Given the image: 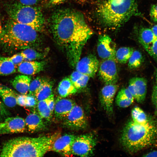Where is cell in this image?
<instances>
[{"label":"cell","instance_id":"4","mask_svg":"<svg viewBox=\"0 0 157 157\" xmlns=\"http://www.w3.org/2000/svg\"><path fill=\"white\" fill-rule=\"evenodd\" d=\"M157 137V128L154 124H139L131 119L123 129L120 142L126 150L133 153L151 145Z\"/></svg>","mask_w":157,"mask_h":157},{"label":"cell","instance_id":"44","mask_svg":"<svg viewBox=\"0 0 157 157\" xmlns=\"http://www.w3.org/2000/svg\"><path fill=\"white\" fill-rule=\"evenodd\" d=\"M145 157H157V151H154L147 153L144 156Z\"/></svg>","mask_w":157,"mask_h":157},{"label":"cell","instance_id":"12","mask_svg":"<svg viewBox=\"0 0 157 157\" xmlns=\"http://www.w3.org/2000/svg\"><path fill=\"white\" fill-rule=\"evenodd\" d=\"M99 65L96 56L90 54L80 59L75 67L76 71L90 78H93L98 70Z\"/></svg>","mask_w":157,"mask_h":157},{"label":"cell","instance_id":"37","mask_svg":"<svg viewBox=\"0 0 157 157\" xmlns=\"http://www.w3.org/2000/svg\"><path fill=\"white\" fill-rule=\"evenodd\" d=\"M149 15L151 20L157 23V4L152 5L150 8Z\"/></svg>","mask_w":157,"mask_h":157},{"label":"cell","instance_id":"30","mask_svg":"<svg viewBox=\"0 0 157 157\" xmlns=\"http://www.w3.org/2000/svg\"><path fill=\"white\" fill-rule=\"evenodd\" d=\"M45 79L39 77L31 81L29 88L28 94L35 97V93Z\"/></svg>","mask_w":157,"mask_h":157},{"label":"cell","instance_id":"36","mask_svg":"<svg viewBox=\"0 0 157 157\" xmlns=\"http://www.w3.org/2000/svg\"><path fill=\"white\" fill-rule=\"evenodd\" d=\"M151 100L155 108V114L157 116V84L156 83L153 87Z\"/></svg>","mask_w":157,"mask_h":157},{"label":"cell","instance_id":"34","mask_svg":"<svg viewBox=\"0 0 157 157\" xmlns=\"http://www.w3.org/2000/svg\"><path fill=\"white\" fill-rule=\"evenodd\" d=\"M10 115V113L4 104L0 100V121L4 120L8 117Z\"/></svg>","mask_w":157,"mask_h":157},{"label":"cell","instance_id":"22","mask_svg":"<svg viewBox=\"0 0 157 157\" xmlns=\"http://www.w3.org/2000/svg\"><path fill=\"white\" fill-rule=\"evenodd\" d=\"M58 90L60 97L63 98L75 94L78 91L68 77L65 78L59 83Z\"/></svg>","mask_w":157,"mask_h":157},{"label":"cell","instance_id":"31","mask_svg":"<svg viewBox=\"0 0 157 157\" xmlns=\"http://www.w3.org/2000/svg\"><path fill=\"white\" fill-rule=\"evenodd\" d=\"M133 101L129 99L118 94L116 98L117 105L121 108H125L131 105Z\"/></svg>","mask_w":157,"mask_h":157},{"label":"cell","instance_id":"1","mask_svg":"<svg viewBox=\"0 0 157 157\" xmlns=\"http://www.w3.org/2000/svg\"><path fill=\"white\" fill-rule=\"evenodd\" d=\"M49 22L56 43L65 52L71 65L75 67L84 46L93 34L83 14L74 9H59L52 14Z\"/></svg>","mask_w":157,"mask_h":157},{"label":"cell","instance_id":"28","mask_svg":"<svg viewBox=\"0 0 157 157\" xmlns=\"http://www.w3.org/2000/svg\"><path fill=\"white\" fill-rule=\"evenodd\" d=\"M39 114L42 118L48 121L51 119L53 115L45 100L38 101L37 103Z\"/></svg>","mask_w":157,"mask_h":157},{"label":"cell","instance_id":"46","mask_svg":"<svg viewBox=\"0 0 157 157\" xmlns=\"http://www.w3.org/2000/svg\"><path fill=\"white\" fill-rule=\"evenodd\" d=\"M3 31V27H2L1 22V21L0 15V40L2 36Z\"/></svg>","mask_w":157,"mask_h":157},{"label":"cell","instance_id":"2","mask_svg":"<svg viewBox=\"0 0 157 157\" xmlns=\"http://www.w3.org/2000/svg\"><path fill=\"white\" fill-rule=\"evenodd\" d=\"M55 133L32 138L20 137L10 139L3 144L0 157H42L51 151L52 144L58 137Z\"/></svg>","mask_w":157,"mask_h":157},{"label":"cell","instance_id":"3","mask_svg":"<svg viewBox=\"0 0 157 157\" xmlns=\"http://www.w3.org/2000/svg\"><path fill=\"white\" fill-rule=\"evenodd\" d=\"M98 19L104 26L117 28L133 16L143 17L136 0H105L98 7Z\"/></svg>","mask_w":157,"mask_h":157},{"label":"cell","instance_id":"47","mask_svg":"<svg viewBox=\"0 0 157 157\" xmlns=\"http://www.w3.org/2000/svg\"><path fill=\"white\" fill-rule=\"evenodd\" d=\"M155 79L156 83L157 84V69H156L155 72Z\"/></svg>","mask_w":157,"mask_h":157},{"label":"cell","instance_id":"26","mask_svg":"<svg viewBox=\"0 0 157 157\" xmlns=\"http://www.w3.org/2000/svg\"><path fill=\"white\" fill-rule=\"evenodd\" d=\"M144 62L141 53L138 50H134L128 61V67L130 69L140 67Z\"/></svg>","mask_w":157,"mask_h":157},{"label":"cell","instance_id":"40","mask_svg":"<svg viewBox=\"0 0 157 157\" xmlns=\"http://www.w3.org/2000/svg\"><path fill=\"white\" fill-rule=\"evenodd\" d=\"M37 102L35 97L30 95H26V107H33L35 106Z\"/></svg>","mask_w":157,"mask_h":157},{"label":"cell","instance_id":"24","mask_svg":"<svg viewBox=\"0 0 157 157\" xmlns=\"http://www.w3.org/2000/svg\"><path fill=\"white\" fill-rule=\"evenodd\" d=\"M16 66L8 57L0 56V75H8L16 72Z\"/></svg>","mask_w":157,"mask_h":157},{"label":"cell","instance_id":"14","mask_svg":"<svg viewBox=\"0 0 157 157\" xmlns=\"http://www.w3.org/2000/svg\"><path fill=\"white\" fill-rule=\"evenodd\" d=\"M147 82L143 77H135L129 80L127 88L138 103L143 102L145 98L147 91Z\"/></svg>","mask_w":157,"mask_h":157},{"label":"cell","instance_id":"33","mask_svg":"<svg viewBox=\"0 0 157 157\" xmlns=\"http://www.w3.org/2000/svg\"><path fill=\"white\" fill-rule=\"evenodd\" d=\"M8 58L16 66H18L24 60L20 53L15 54L10 57H8Z\"/></svg>","mask_w":157,"mask_h":157},{"label":"cell","instance_id":"6","mask_svg":"<svg viewBox=\"0 0 157 157\" xmlns=\"http://www.w3.org/2000/svg\"><path fill=\"white\" fill-rule=\"evenodd\" d=\"M7 10L11 19L29 26L38 32L44 30L45 20L39 8L15 3L9 5Z\"/></svg>","mask_w":157,"mask_h":157},{"label":"cell","instance_id":"32","mask_svg":"<svg viewBox=\"0 0 157 157\" xmlns=\"http://www.w3.org/2000/svg\"><path fill=\"white\" fill-rule=\"evenodd\" d=\"M90 78L88 76L83 74L73 84L78 91L81 90L86 86Z\"/></svg>","mask_w":157,"mask_h":157},{"label":"cell","instance_id":"42","mask_svg":"<svg viewBox=\"0 0 157 157\" xmlns=\"http://www.w3.org/2000/svg\"><path fill=\"white\" fill-rule=\"evenodd\" d=\"M39 0H19L21 4L28 6H33L36 4Z\"/></svg>","mask_w":157,"mask_h":157},{"label":"cell","instance_id":"35","mask_svg":"<svg viewBox=\"0 0 157 157\" xmlns=\"http://www.w3.org/2000/svg\"><path fill=\"white\" fill-rule=\"evenodd\" d=\"M147 52L154 59L157 60V38L153 42Z\"/></svg>","mask_w":157,"mask_h":157},{"label":"cell","instance_id":"29","mask_svg":"<svg viewBox=\"0 0 157 157\" xmlns=\"http://www.w3.org/2000/svg\"><path fill=\"white\" fill-rule=\"evenodd\" d=\"M20 53L25 61H33L42 58L44 56L41 53L32 48L24 49Z\"/></svg>","mask_w":157,"mask_h":157},{"label":"cell","instance_id":"10","mask_svg":"<svg viewBox=\"0 0 157 157\" xmlns=\"http://www.w3.org/2000/svg\"><path fill=\"white\" fill-rule=\"evenodd\" d=\"M116 51L115 45L109 36L103 34L99 36L97 51L99 57L104 60L115 61Z\"/></svg>","mask_w":157,"mask_h":157},{"label":"cell","instance_id":"17","mask_svg":"<svg viewBox=\"0 0 157 157\" xmlns=\"http://www.w3.org/2000/svg\"><path fill=\"white\" fill-rule=\"evenodd\" d=\"M45 65L44 61H25L17 66V71L22 74L30 76L43 70Z\"/></svg>","mask_w":157,"mask_h":157},{"label":"cell","instance_id":"27","mask_svg":"<svg viewBox=\"0 0 157 157\" xmlns=\"http://www.w3.org/2000/svg\"><path fill=\"white\" fill-rule=\"evenodd\" d=\"M131 120L140 124H146L149 122L144 112L140 107L135 106L131 111Z\"/></svg>","mask_w":157,"mask_h":157},{"label":"cell","instance_id":"21","mask_svg":"<svg viewBox=\"0 0 157 157\" xmlns=\"http://www.w3.org/2000/svg\"><path fill=\"white\" fill-rule=\"evenodd\" d=\"M17 94L11 88L5 86H0V97L6 106L12 108L17 104Z\"/></svg>","mask_w":157,"mask_h":157},{"label":"cell","instance_id":"5","mask_svg":"<svg viewBox=\"0 0 157 157\" xmlns=\"http://www.w3.org/2000/svg\"><path fill=\"white\" fill-rule=\"evenodd\" d=\"M38 32L32 27L11 19L3 27L0 42L8 49L17 50L37 47Z\"/></svg>","mask_w":157,"mask_h":157},{"label":"cell","instance_id":"41","mask_svg":"<svg viewBox=\"0 0 157 157\" xmlns=\"http://www.w3.org/2000/svg\"><path fill=\"white\" fill-rule=\"evenodd\" d=\"M17 104L22 106H26V95L21 94L18 95L17 97Z\"/></svg>","mask_w":157,"mask_h":157},{"label":"cell","instance_id":"18","mask_svg":"<svg viewBox=\"0 0 157 157\" xmlns=\"http://www.w3.org/2000/svg\"><path fill=\"white\" fill-rule=\"evenodd\" d=\"M137 38L139 43L147 51L155 40L157 38L151 28L141 27L137 31Z\"/></svg>","mask_w":157,"mask_h":157},{"label":"cell","instance_id":"16","mask_svg":"<svg viewBox=\"0 0 157 157\" xmlns=\"http://www.w3.org/2000/svg\"><path fill=\"white\" fill-rule=\"evenodd\" d=\"M76 104L72 99L58 97L55 101L54 110L55 117L60 119H63Z\"/></svg>","mask_w":157,"mask_h":157},{"label":"cell","instance_id":"15","mask_svg":"<svg viewBox=\"0 0 157 157\" xmlns=\"http://www.w3.org/2000/svg\"><path fill=\"white\" fill-rule=\"evenodd\" d=\"M76 136L66 134L60 136L53 143L51 151L58 152L65 156H69L72 154V147Z\"/></svg>","mask_w":157,"mask_h":157},{"label":"cell","instance_id":"43","mask_svg":"<svg viewBox=\"0 0 157 157\" xmlns=\"http://www.w3.org/2000/svg\"><path fill=\"white\" fill-rule=\"evenodd\" d=\"M68 0H49V4L53 6L63 3Z\"/></svg>","mask_w":157,"mask_h":157},{"label":"cell","instance_id":"23","mask_svg":"<svg viewBox=\"0 0 157 157\" xmlns=\"http://www.w3.org/2000/svg\"><path fill=\"white\" fill-rule=\"evenodd\" d=\"M52 87L51 83L45 79L35 93L37 102L44 100L52 94Z\"/></svg>","mask_w":157,"mask_h":157},{"label":"cell","instance_id":"13","mask_svg":"<svg viewBox=\"0 0 157 157\" xmlns=\"http://www.w3.org/2000/svg\"><path fill=\"white\" fill-rule=\"evenodd\" d=\"M26 129L25 119L18 116L8 117L0 123V135L23 133Z\"/></svg>","mask_w":157,"mask_h":157},{"label":"cell","instance_id":"9","mask_svg":"<svg viewBox=\"0 0 157 157\" xmlns=\"http://www.w3.org/2000/svg\"><path fill=\"white\" fill-rule=\"evenodd\" d=\"M115 61L111 59L104 60L99 65L98 75L105 84H116L118 75Z\"/></svg>","mask_w":157,"mask_h":157},{"label":"cell","instance_id":"38","mask_svg":"<svg viewBox=\"0 0 157 157\" xmlns=\"http://www.w3.org/2000/svg\"><path fill=\"white\" fill-rule=\"evenodd\" d=\"M45 100L53 114L55 105V101L54 100V95L52 94L45 99Z\"/></svg>","mask_w":157,"mask_h":157},{"label":"cell","instance_id":"20","mask_svg":"<svg viewBox=\"0 0 157 157\" xmlns=\"http://www.w3.org/2000/svg\"><path fill=\"white\" fill-rule=\"evenodd\" d=\"M25 120L26 128L31 133L38 131L45 127L42 118L36 113H30Z\"/></svg>","mask_w":157,"mask_h":157},{"label":"cell","instance_id":"19","mask_svg":"<svg viewBox=\"0 0 157 157\" xmlns=\"http://www.w3.org/2000/svg\"><path fill=\"white\" fill-rule=\"evenodd\" d=\"M31 81L30 76L22 74L16 76L11 83L13 87L19 93L27 95Z\"/></svg>","mask_w":157,"mask_h":157},{"label":"cell","instance_id":"7","mask_svg":"<svg viewBox=\"0 0 157 157\" xmlns=\"http://www.w3.org/2000/svg\"><path fill=\"white\" fill-rule=\"evenodd\" d=\"M97 143L96 136L90 133L76 136L72 147V154L81 157L93 155Z\"/></svg>","mask_w":157,"mask_h":157},{"label":"cell","instance_id":"45","mask_svg":"<svg viewBox=\"0 0 157 157\" xmlns=\"http://www.w3.org/2000/svg\"><path fill=\"white\" fill-rule=\"evenodd\" d=\"M151 29L154 35L157 38V24L154 25Z\"/></svg>","mask_w":157,"mask_h":157},{"label":"cell","instance_id":"39","mask_svg":"<svg viewBox=\"0 0 157 157\" xmlns=\"http://www.w3.org/2000/svg\"><path fill=\"white\" fill-rule=\"evenodd\" d=\"M118 94L132 101H133L134 99L127 88H122L119 90Z\"/></svg>","mask_w":157,"mask_h":157},{"label":"cell","instance_id":"8","mask_svg":"<svg viewBox=\"0 0 157 157\" xmlns=\"http://www.w3.org/2000/svg\"><path fill=\"white\" fill-rule=\"evenodd\" d=\"M64 126L74 130H79L85 128L88 122L82 108L76 104L63 119Z\"/></svg>","mask_w":157,"mask_h":157},{"label":"cell","instance_id":"25","mask_svg":"<svg viewBox=\"0 0 157 157\" xmlns=\"http://www.w3.org/2000/svg\"><path fill=\"white\" fill-rule=\"evenodd\" d=\"M134 50L133 48L129 47H120L116 51V60L120 63H126Z\"/></svg>","mask_w":157,"mask_h":157},{"label":"cell","instance_id":"11","mask_svg":"<svg viewBox=\"0 0 157 157\" xmlns=\"http://www.w3.org/2000/svg\"><path fill=\"white\" fill-rule=\"evenodd\" d=\"M118 88V86L116 84H105L100 92L101 105L109 116L112 115L113 113L114 98Z\"/></svg>","mask_w":157,"mask_h":157}]
</instances>
